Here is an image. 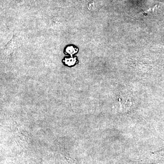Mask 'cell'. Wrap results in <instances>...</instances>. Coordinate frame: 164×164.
<instances>
[{
	"label": "cell",
	"mask_w": 164,
	"mask_h": 164,
	"mask_svg": "<svg viewBox=\"0 0 164 164\" xmlns=\"http://www.w3.org/2000/svg\"><path fill=\"white\" fill-rule=\"evenodd\" d=\"M75 49L73 48H67V52L69 53H75Z\"/></svg>",
	"instance_id": "obj_2"
},
{
	"label": "cell",
	"mask_w": 164,
	"mask_h": 164,
	"mask_svg": "<svg viewBox=\"0 0 164 164\" xmlns=\"http://www.w3.org/2000/svg\"><path fill=\"white\" fill-rule=\"evenodd\" d=\"M75 63V59L71 58L70 59H67L66 60V63L68 65H73Z\"/></svg>",
	"instance_id": "obj_1"
}]
</instances>
